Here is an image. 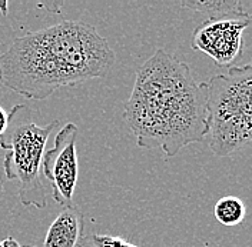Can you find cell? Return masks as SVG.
I'll return each mask as SVG.
<instances>
[{"instance_id": "1", "label": "cell", "mask_w": 252, "mask_h": 247, "mask_svg": "<svg viewBox=\"0 0 252 247\" xmlns=\"http://www.w3.org/2000/svg\"><path fill=\"white\" fill-rule=\"evenodd\" d=\"M116 62L96 27L64 20L16 37L0 55V83L31 100H45L63 87L103 79Z\"/></svg>"}, {"instance_id": "2", "label": "cell", "mask_w": 252, "mask_h": 247, "mask_svg": "<svg viewBox=\"0 0 252 247\" xmlns=\"http://www.w3.org/2000/svg\"><path fill=\"white\" fill-rule=\"evenodd\" d=\"M124 119L139 147L173 157L206 139V83L195 80L187 63L158 49L136 70Z\"/></svg>"}, {"instance_id": "3", "label": "cell", "mask_w": 252, "mask_h": 247, "mask_svg": "<svg viewBox=\"0 0 252 247\" xmlns=\"http://www.w3.org/2000/svg\"><path fill=\"white\" fill-rule=\"evenodd\" d=\"M37 114V110L26 105L13 106L9 111L7 127L0 136V149L4 150V174L16 182L20 203L43 209L50 189L42 171V160L47 140L59 122L40 124Z\"/></svg>"}, {"instance_id": "4", "label": "cell", "mask_w": 252, "mask_h": 247, "mask_svg": "<svg viewBox=\"0 0 252 247\" xmlns=\"http://www.w3.org/2000/svg\"><path fill=\"white\" fill-rule=\"evenodd\" d=\"M205 83L209 149L220 157L234 155L252 141V63Z\"/></svg>"}, {"instance_id": "5", "label": "cell", "mask_w": 252, "mask_h": 247, "mask_svg": "<svg viewBox=\"0 0 252 247\" xmlns=\"http://www.w3.org/2000/svg\"><path fill=\"white\" fill-rule=\"evenodd\" d=\"M78 126L67 123L56 133L52 149L43 155L42 171L50 196L61 206H70L78 183L79 166L76 152Z\"/></svg>"}, {"instance_id": "6", "label": "cell", "mask_w": 252, "mask_h": 247, "mask_svg": "<svg viewBox=\"0 0 252 247\" xmlns=\"http://www.w3.org/2000/svg\"><path fill=\"white\" fill-rule=\"evenodd\" d=\"M252 25V15L244 17L208 19L192 34L193 50L209 56L217 66L229 69L244 50V30Z\"/></svg>"}, {"instance_id": "7", "label": "cell", "mask_w": 252, "mask_h": 247, "mask_svg": "<svg viewBox=\"0 0 252 247\" xmlns=\"http://www.w3.org/2000/svg\"><path fill=\"white\" fill-rule=\"evenodd\" d=\"M85 240V216L75 204L64 206L47 229L43 247H80Z\"/></svg>"}, {"instance_id": "8", "label": "cell", "mask_w": 252, "mask_h": 247, "mask_svg": "<svg viewBox=\"0 0 252 247\" xmlns=\"http://www.w3.org/2000/svg\"><path fill=\"white\" fill-rule=\"evenodd\" d=\"M182 7L209 16V19H226V17H244L250 15L244 4L238 0H185Z\"/></svg>"}, {"instance_id": "9", "label": "cell", "mask_w": 252, "mask_h": 247, "mask_svg": "<svg viewBox=\"0 0 252 247\" xmlns=\"http://www.w3.org/2000/svg\"><path fill=\"white\" fill-rule=\"evenodd\" d=\"M215 219L226 227H234L244 223L247 217V206L239 197L228 194L220 197L214 207Z\"/></svg>"}, {"instance_id": "10", "label": "cell", "mask_w": 252, "mask_h": 247, "mask_svg": "<svg viewBox=\"0 0 252 247\" xmlns=\"http://www.w3.org/2000/svg\"><path fill=\"white\" fill-rule=\"evenodd\" d=\"M86 242H89L91 247H138L125 239L118 236H109V234H97L94 233L89 237H86Z\"/></svg>"}, {"instance_id": "11", "label": "cell", "mask_w": 252, "mask_h": 247, "mask_svg": "<svg viewBox=\"0 0 252 247\" xmlns=\"http://www.w3.org/2000/svg\"><path fill=\"white\" fill-rule=\"evenodd\" d=\"M7 119H9V113L0 106V136L4 133V130L7 127Z\"/></svg>"}, {"instance_id": "12", "label": "cell", "mask_w": 252, "mask_h": 247, "mask_svg": "<svg viewBox=\"0 0 252 247\" xmlns=\"http://www.w3.org/2000/svg\"><path fill=\"white\" fill-rule=\"evenodd\" d=\"M0 247H22L13 237H7L4 240H0Z\"/></svg>"}, {"instance_id": "13", "label": "cell", "mask_w": 252, "mask_h": 247, "mask_svg": "<svg viewBox=\"0 0 252 247\" xmlns=\"http://www.w3.org/2000/svg\"><path fill=\"white\" fill-rule=\"evenodd\" d=\"M0 12L3 16L7 15V1H0Z\"/></svg>"}, {"instance_id": "14", "label": "cell", "mask_w": 252, "mask_h": 247, "mask_svg": "<svg viewBox=\"0 0 252 247\" xmlns=\"http://www.w3.org/2000/svg\"><path fill=\"white\" fill-rule=\"evenodd\" d=\"M1 196H3V182H1V177H0V201H1Z\"/></svg>"}, {"instance_id": "15", "label": "cell", "mask_w": 252, "mask_h": 247, "mask_svg": "<svg viewBox=\"0 0 252 247\" xmlns=\"http://www.w3.org/2000/svg\"><path fill=\"white\" fill-rule=\"evenodd\" d=\"M22 247H36V246H22Z\"/></svg>"}]
</instances>
